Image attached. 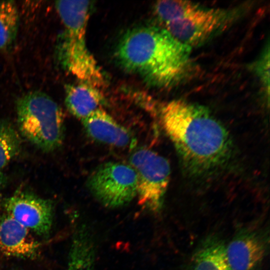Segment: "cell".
Returning <instances> with one entry per match:
<instances>
[{
  "label": "cell",
  "instance_id": "cell-7",
  "mask_svg": "<svg viewBox=\"0 0 270 270\" xmlns=\"http://www.w3.org/2000/svg\"><path fill=\"white\" fill-rule=\"evenodd\" d=\"M88 184L94 196L110 208L128 204L137 194L134 170L131 166L120 162L102 164L91 175Z\"/></svg>",
  "mask_w": 270,
  "mask_h": 270
},
{
  "label": "cell",
  "instance_id": "cell-1",
  "mask_svg": "<svg viewBox=\"0 0 270 270\" xmlns=\"http://www.w3.org/2000/svg\"><path fill=\"white\" fill-rule=\"evenodd\" d=\"M160 118L190 176H212L230 160L232 145L228 132L206 108L172 100L162 106Z\"/></svg>",
  "mask_w": 270,
  "mask_h": 270
},
{
  "label": "cell",
  "instance_id": "cell-5",
  "mask_svg": "<svg viewBox=\"0 0 270 270\" xmlns=\"http://www.w3.org/2000/svg\"><path fill=\"white\" fill-rule=\"evenodd\" d=\"M234 10L206 8L188 1L184 12L165 23L166 29L176 38L190 47L214 36L234 20Z\"/></svg>",
  "mask_w": 270,
  "mask_h": 270
},
{
  "label": "cell",
  "instance_id": "cell-6",
  "mask_svg": "<svg viewBox=\"0 0 270 270\" xmlns=\"http://www.w3.org/2000/svg\"><path fill=\"white\" fill-rule=\"evenodd\" d=\"M137 178V194L140 204L153 211L160 208L170 175L168 160L147 148L136 150L130 158Z\"/></svg>",
  "mask_w": 270,
  "mask_h": 270
},
{
  "label": "cell",
  "instance_id": "cell-11",
  "mask_svg": "<svg viewBox=\"0 0 270 270\" xmlns=\"http://www.w3.org/2000/svg\"><path fill=\"white\" fill-rule=\"evenodd\" d=\"M84 128L92 138L116 146H125L130 136L124 127L103 110L98 109L82 119Z\"/></svg>",
  "mask_w": 270,
  "mask_h": 270
},
{
  "label": "cell",
  "instance_id": "cell-18",
  "mask_svg": "<svg viewBox=\"0 0 270 270\" xmlns=\"http://www.w3.org/2000/svg\"><path fill=\"white\" fill-rule=\"evenodd\" d=\"M1 186H2L0 184V188L1 187Z\"/></svg>",
  "mask_w": 270,
  "mask_h": 270
},
{
  "label": "cell",
  "instance_id": "cell-8",
  "mask_svg": "<svg viewBox=\"0 0 270 270\" xmlns=\"http://www.w3.org/2000/svg\"><path fill=\"white\" fill-rule=\"evenodd\" d=\"M6 214L28 228L42 236H48L52 229V202L28 192H19L6 198L3 204Z\"/></svg>",
  "mask_w": 270,
  "mask_h": 270
},
{
  "label": "cell",
  "instance_id": "cell-12",
  "mask_svg": "<svg viewBox=\"0 0 270 270\" xmlns=\"http://www.w3.org/2000/svg\"><path fill=\"white\" fill-rule=\"evenodd\" d=\"M103 97L98 88L81 82L66 86L65 102L74 116L82 120L98 110Z\"/></svg>",
  "mask_w": 270,
  "mask_h": 270
},
{
  "label": "cell",
  "instance_id": "cell-2",
  "mask_svg": "<svg viewBox=\"0 0 270 270\" xmlns=\"http://www.w3.org/2000/svg\"><path fill=\"white\" fill-rule=\"evenodd\" d=\"M191 50L166 28L146 26L126 32L119 42L116 56L126 70L150 84L164 87L186 76L191 65Z\"/></svg>",
  "mask_w": 270,
  "mask_h": 270
},
{
  "label": "cell",
  "instance_id": "cell-17",
  "mask_svg": "<svg viewBox=\"0 0 270 270\" xmlns=\"http://www.w3.org/2000/svg\"><path fill=\"white\" fill-rule=\"evenodd\" d=\"M269 48L266 49L258 61L256 68L258 76L262 80L265 91L269 94Z\"/></svg>",
  "mask_w": 270,
  "mask_h": 270
},
{
  "label": "cell",
  "instance_id": "cell-15",
  "mask_svg": "<svg viewBox=\"0 0 270 270\" xmlns=\"http://www.w3.org/2000/svg\"><path fill=\"white\" fill-rule=\"evenodd\" d=\"M18 21V12L14 2H0V50L8 48L14 42Z\"/></svg>",
  "mask_w": 270,
  "mask_h": 270
},
{
  "label": "cell",
  "instance_id": "cell-9",
  "mask_svg": "<svg viewBox=\"0 0 270 270\" xmlns=\"http://www.w3.org/2000/svg\"><path fill=\"white\" fill-rule=\"evenodd\" d=\"M266 243L258 232L244 230L238 232L226 247L232 270H256L265 256Z\"/></svg>",
  "mask_w": 270,
  "mask_h": 270
},
{
  "label": "cell",
  "instance_id": "cell-4",
  "mask_svg": "<svg viewBox=\"0 0 270 270\" xmlns=\"http://www.w3.org/2000/svg\"><path fill=\"white\" fill-rule=\"evenodd\" d=\"M18 124L20 134L46 152L58 148L64 136V117L60 106L46 94L28 92L17 100Z\"/></svg>",
  "mask_w": 270,
  "mask_h": 270
},
{
  "label": "cell",
  "instance_id": "cell-13",
  "mask_svg": "<svg viewBox=\"0 0 270 270\" xmlns=\"http://www.w3.org/2000/svg\"><path fill=\"white\" fill-rule=\"evenodd\" d=\"M190 270H232L222 240L214 236L204 240L192 256Z\"/></svg>",
  "mask_w": 270,
  "mask_h": 270
},
{
  "label": "cell",
  "instance_id": "cell-16",
  "mask_svg": "<svg viewBox=\"0 0 270 270\" xmlns=\"http://www.w3.org/2000/svg\"><path fill=\"white\" fill-rule=\"evenodd\" d=\"M95 252L93 241L85 237L72 241L66 270H94Z\"/></svg>",
  "mask_w": 270,
  "mask_h": 270
},
{
  "label": "cell",
  "instance_id": "cell-10",
  "mask_svg": "<svg viewBox=\"0 0 270 270\" xmlns=\"http://www.w3.org/2000/svg\"><path fill=\"white\" fill-rule=\"evenodd\" d=\"M40 244L30 231L6 213L0 214V250L6 256L23 259L38 256Z\"/></svg>",
  "mask_w": 270,
  "mask_h": 270
},
{
  "label": "cell",
  "instance_id": "cell-3",
  "mask_svg": "<svg viewBox=\"0 0 270 270\" xmlns=\"http://www.w3.org/2000/svg\"><path fill=\"white\" fill-rule=\"evenodd\" d=\"M90 2L60 0L55 3L64 26L59 45V59L64 66L84 82L96 88L104 86L102 72L86 44Z\"/></svg>",
  "mask_w": 270,
  "mask_h": 270
},
{
  "label": "cell",
  "instance_id": "cell-14",
  "mask_svg": "<svg viewBox=\"0 0 270 270\" xmlns=\"http://www.w3.org/2000/svg\"><path fill=\"white\" fill-rule=\"evenodd\" d=\"M21 141L18 132L8 122L0 120V184L4 182L3 169L18 153Z\"/></svg>",
  "mask_w": 270,
  "mask_h": 270
}]
</instances>
